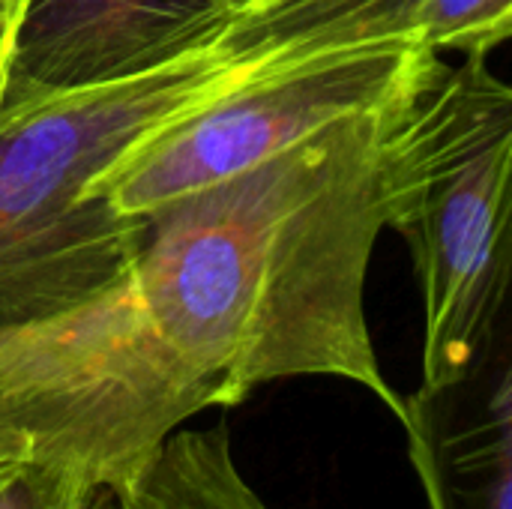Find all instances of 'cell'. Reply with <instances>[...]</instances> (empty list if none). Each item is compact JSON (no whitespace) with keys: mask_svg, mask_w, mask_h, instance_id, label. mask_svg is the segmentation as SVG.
<instances>
[{"mask_svg":"<svg viewBox=\"0 0 512 509\" xmlns=\"http://www.w3.org/2000/svg\"><path fill=\"white\" fill-rule=\"evenodd\" d=\"M414 90L156 207L114 285L0 330V465L60 468L111 495L186 420L285 378L351 381L402 423L366 276Z\"/></svg>","mask_w":512,"mask_h":509,"instance_id":"6da1fadb","label":"cell"},{"mask_svg":"<svg viewBox=\"0 0 512 509\" xmlns=\"http://www.w3.org/2000/svg\"><path fill=\"white\" fill-rule=\"evenodd\" d=\"M384 207L423 285V372L438 369L468 345L512 270V84L486 54L438 60L402 105Z\"/></svg>","mask_w":512,"mask_h":509,"instance_id":"7a4b0ae2","label":"cell"},{"mask_svg":"<svg viewBox=\"0 0 512 509\" xmlns=\"http://www.w3.org/2000/svg\"><path fill=\"white\" fill-rule=\"evenodd\" d=\"M438 60L435 48L408 36L336 48L222 99L120 162L90 192L84 210L93 297L117 282L141 252L147 213L243 174L336 120L390 105L414 90Z\"/></svg>","mask_w":512,"mask_h":509,"instance_id":"3957f363","label":"cell"},{"mask_svg":"<svg viewBox=\"0 0 512 509\" xmlns=\"http://www.w3.org/2000/svg\"><path fill=\"white\" fill-rule=\"evenodd\" d=\"M231 9L225 0H0V120L132 75Z\"/></svg>","mask_w":512,"mask_h":509,"instance_id":"277c9868","label":"cell"},{"mask_svg":"<svg viewBox=\"0 0 512 509\" xmlns=\"http://www.w3.org/2000/svg\"><path fill=\"white\" fill-rule=\"evenodd\" d=\"M429 509H512V270L468 345L405 396Z\"/></svg>","mask_w":512,"mask_h":509,"instance_id":"5b68a950","label":"cell"},{"mask_svg":"<svg viewBox=\"0 0 512 509\" xmlns=\"http://www.w3.org/2000/svg\"><path fill=\"white\" fill-rule=\"evenodd\" d=\"M111 495L117 509H273L240 471L225 426H180Z\"/></svg>","mask_w":512,"mask_h":509,"instance_id":"8992f818","label":"cell"},{"mask_svg":"<svg viewBox=\"0 0 512 509\" xmlns=\"http://www.w3.org/2000/svg\"><path fill=\"white\" fill-rule=\"evenodd\" d=\"M411 36L435 51L489 54L512 39V0H414Z\"/></svg>","mask_w":512,"mask_h":509,"instance_id":"52a82bcc","label":"cell"},{"mask_svg":"<svg viewBox=\"0 0 512 509\" xmlns=\"http://www.w3.org/2000/svg\"><path fill=\"white\" fill-rule=\"evenodd\" d=\"M105 489L39 465H15L0 480V509H102Z\"/></svg>","mask_w":512,"mask_h":509,"instance_id":"ba28073f","label":"cell"},{"mask_svg":"<svg viewBox=\"0 0 512 509\" xmlns=\"http://www.w3.org/2000/svg\"><path fill=\"white\" fill-rule=\"evenodd\" d=\"M228 6H243V3H252V0H225Z\"/></svg>","mask_w":512,"mask_h":509,"instance_id":"9c48e42d","label":"cell"},{"mask_svg":"<svg viewBox=\"0 0 512 509\" xmlns=\"http://www.w3.org/2000/svg\"><path fill=\"white\" fill-rule=\"evenodd\" d=\"M9 468H15V465H0V480L6 477V471H9Z\"/></svg>","mask_w":512,"mask_h":509,"instance_id":"30bf717a","label":"cell"}]
</instances>
